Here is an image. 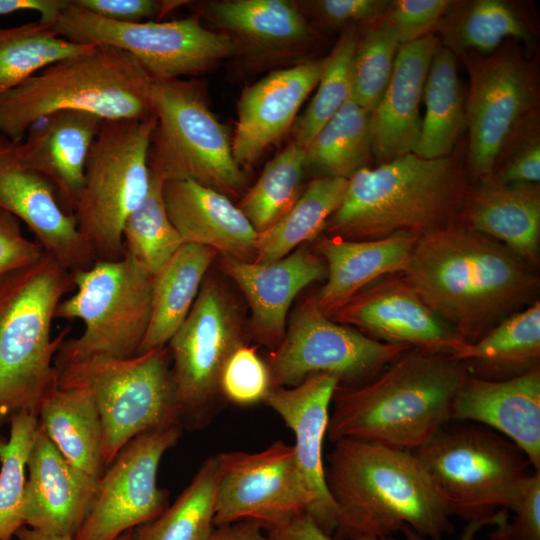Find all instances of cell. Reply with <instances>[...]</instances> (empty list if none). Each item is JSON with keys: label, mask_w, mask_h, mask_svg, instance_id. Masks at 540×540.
<instances>
[{"label": "cell", "mask_w": 540, "mask_h": 540, "mask_svg": "<svg viewBox=\"0 0 540 540\" xmlns=\"http://www.w3.org/2000/svg\"><path fill=\"white\" fill-rule=\"evenodd\" d=\"M509 519L506 509H501L489 518L470 520L467 522L463 532L458 540H474L478 531L485 526H500ZM404 534L405 540H426L416 534L408 527H404L401 531Z\"/></svg>", "instance_id": "55"}, {"label": "cell", "mask_w": 540, "mask_h": 540, "mask_svg": "<svg viewBox=\"0 0 540 540\" xmlns=\"http://www.w3.org/2000/svg\"><path fill=\"white\" fill-rule=\"evenodd\" d=\"M273 540H335L324 532L314 519L307 513L302 514L288 523L267 529ZM355 540H396L389 537H360Z\"/></svg>", "instance_id": "52"}, {"label": "cell", "mask_w": 540, "mask_h": 540, "mask_svg": "<svg viewBox=\"0 0 540 540\" xmlns=\"http://www.w3.org/2000/svg\"><path fill=\"white\" fill-rule=\"evenodd\" d=\"M515 513L489 533L490 540H540V470H534L521 486L511 507Z\"/></svg>", "instance_id": "47"}, {"label": "cell", "mask_w": 540, "mask_h": 540, "mask_svg": "<svg viewBox=\"0 0 540 540\" xmlns=\"http://www.w3.org/2000/svg\"><path fill=\"white\" fill-rule=\"evenodd\" d=\"M9 425V438L0 435V540H12L25 526L27 461L39 420L36 415L20 413Z\"/></svg>", "instance_id": "41"}, {"label": "cell", "mask_w": 540, "mask_h": 540, "mask_svg": "<svg viewBox=\"0 0 540 540\" xmlns=\"http://www.w3.org/2000/svg\"><path fill=\"white\" fill-rule=\"evenodd\" d=\"M73 3L102 18L121 22L139 23L160 21L168 12L181 5V1L157 0H72Z\"/></svg>", "instance_id": "48"}, {"label": "cell", "mask_w": 540, "mask_h": 540, "mask_svg": "<svg viewBox=\"0 0 540 540\" xmlns=\"http://www.w3.org/2000/svg\"><path fill=\"white\" fill-rule=\"evenodd\" d=\"M38 420L69 463L95 479L101 477L105 470L102 423L85 390L56 386L43 400Z\"/></svg>", "instance_id": "32"}, {"label": "cell", "mask_w": 540, "mask_h": 540, "mask_svg": "<svg viewBox=\"0 0 540 540\" xmlns=\"http://www.w3.org/2000/svg\"><path fill=\"white\" fill-rule=\"evenodd\" d=\"M329 318L379 341L454 358L468 344L397 274L370 284Z\"/></svg>", "instance_id": "18"}, {"label": "cell", "mask_w": 540, "mask_h": 540, "mask_svg": "<svg viewBox=\"0 0 540 540\" xmlns=\"http://www.w3.org/2000/svg\"><path fill=\"white\" fill-rule=\"evenodd\" d=\"M450 4L447 0H397L390 2L386 21L400 45L412 43L431 34Z\"/></svg>", "instance_id": "46"}, {"label": "cell", "mask_w": 540, "mask_h": 540, "mask_svg": "<svg viewBox=\"0 0 540 540\" xmlns=\"http://www.w3.org/2000/svg\"><path fill=\"white\" fill-rule=\"evenodd\" d=\"M43 254L38 242L24 236L20 221L0 207V279L33 265Z\"/></svg>", "instance_id": "49"}, {"label": "cell", "mask_w": 540, "mask_h": 540, "mask_svg": "<svg viewBox=\"0 0 540 540\" xmlns=\"http://www.w3.org/2000/svg\"><path fill=\"white\" fill-rule=\"evenodd\" d=\"M372 113L350 98L305 150V169L349 180L372 152Z\"/></svg>", "instance_id": "36"}, {"label": "cell", "mask_w": 540, "mask_h": 540, "mask_svg": "<svg viewBox=\"0 0 540 540\" xmlns=\"http://www.w3.org/2000/svg\"><path fill=\"white\" fill-rule=\"evenodd\" d=\"M468 374L464 362L452 356L409 348L370 381L338 385L327 437L413 451L451 422Z\"/></svg>", "instance_id": "3"}, {"label": "cell", "mask_w": 540, "mask_h": 540, "mask_svg": "<svg viewBox=\"0 0 540 540\" xmlns=\"http://www.w3.org/2000/svg\"><path fill=\"white\" fill-rule=\"evenodd\" d=\"M451 515L467 522L511 509L532 474L525 453L498 432L472 422L451 421L412 451Z\"/></svg>", "instance_id": "7"}, {"label": "cell", "mask_w": 540, "mask_h": 540, "mask_svg": "<svg viewBox=\"0 0 540 540\" xmlns=\"http://www.w3.org/2000/svg\"><path fill=\"white\" fill-rule=\"evenodd\" d=\"M103 121L86 112L57 111L36 121L15 144L18 162L45 176L70 213L84 184L88 158Z\"/></svg>", "instance_id": "26"}, {"label": "cell", "mask_w": 540, "mask_h": 540, "mask_svg": "<svg viewBox=\"0 0 540 540\" xmlns=\"http://www.w3.org/2000/svg\"><path fill=\"white\" fill-rule=\"evenodd\" d=\"M339 380L329 374H316L290 388L272 389L265 403L292 430L296 461L311 498L308 513L318 526L333 536L338 512L329 493L323 461L329 407Z\"/></svg>", "instance_id": "20"}, {"label": "cell", "mask_w": 540, "mask_h": 540, "mask_svg": "<svg viewBox=\"0 0 540 540\" xmlns=\"http://www.w3.org/2000/svg\"><path fill=\"white\" fill-rule=\"evenodd\" d=\"M531 100L528 70L512 52H499L470 67L464 109L468 165L474 175L491 178L500 152Z\"/></svg>", "instance_id": "17"}, {"label": "cell", "mask_w": 540, "mask_h": 540, "mask_svg": "<svg viewBox=\"0 0 540 540\" xmlns=\"http://www.w3.org/2000/svg\"><path fill=\"white\" fill-rule=\"evenodd\" d=\"M173 424L129 441L98 479L90 509L74 540H117L125 532L157 518L169 505V493L157 484L164 454L180 439Z\"/></svg>", "instance_id": "15"}, {"label": "cell", "mask_w": 540, "mask_h": 540, "mask_svg": "<svg viewBox=\"0 0 540 540\" xmlns=\"http://www.w3.org/2000/svg\"><path fill=\"white\" fill-rule=\"evenodd\" d=\"M243 344L245 332L237 302L219 281H203L188 316L167 344L183 429L208 423L221 396L222 369Z\"/></svg>", "instance_id": "13"}, {"label": "cell", "mask_w": 540, "mask_h": 540, "mask_svg": "<svg viewBox=\"0 0 540 540\" xmlns=\"http://www.w3.org/2000/svg\"><path fill=\"white\" fill-rule=\"evenodd\" d=\"M457 225L502 243L530 267L539 266L538 185L486 179L481 187L467 192Z\"/></svg>", "instance_id": "30"}, {"label": "cell", "mask_w": 540, "mask_h": 540, "mask_svg": "<svg viewBox=\"0 0 540 540\" xmlns=\"http://www.w3.org/2000/svg\"><path fill=\"white\" fill-rule=\"evenodd\" d=\"M401 276L468 343L539 289V277L510 249L459 225L419 237Z\"/></svg>", "instance_id": "1"}, {"label": "cell", "mask_w": 540, "mask_h": 540, "mask_svg": "<svg viewBox=\"0 0 540 540\" xmlns=\"http://www.w3.org/2000/svg\"><path fill=\"white\" fill-rule=\"evenodd\" d=\"M409 348L333 321L311 294L296 308L281 343L265 362L272 389L294 387L316 374L335 376L339 386L352 387L373 379Z\"/></svg>", "instance_id": "14"}, {"label": "cell", "mask_w": 540, "mask_h": 540, "mask_svg": "<svg viewBox=\"0 0 540 540\" xmlns=\"http://www.w3.org/2000/svg\"><path fill=\"white\" fill-rule=\"evenodd\" d=\"M305 170V150L293 142L265 165L238 205L258 234L272 226L298 199Z\"/></svg>", "instance_id": "39"}, {"label": "cell", "mask_w": 540, "mask_h": 540, "mask_svg": "<svg viewBox=\"0 0 540 540\" xmlns=\"http://www.w3.org/2000/svg\"><path fill=\"white\" fill-rule=\"evenodd\" d=\"M73 281L75 293L60 301L54 317L79 319L84 330L63 341L55 367L93 357L136 356L150 323L153 275L125 254L97 260L74 272Z\"/></svg>", "instance_id": "10"}, {"label": "cell", "mask_w": 540, "mask_h": 540, "mask_svg": "<svg viewBox=\"0 0 540 540\" xmlns=\"http://www.w3.org/2000/svg\"><path fill=\"white\" fill-rule=\"evenodd\" d=\"M27 471L25 526L46 535L74 538L90 509L98 479L69 463L40 425Z\"/></svg>", "instance_id": "23"}, {"label": "cell", "mask_w": 540, "mask_h": 540, "mask_svg": "<svg viewBox=\"0 0 540 540\" xmlns=\"http://www.w3.org/2000/svg\"><path fill=\"white\" fill-rule=\"evenodd\" d=\"M423 97L426 112L414 154L424 159L448 156L465 124V109L455 56L438 47L427 74Z\"/></svg>", "instance_id": "35"}, {"label": "cell", "mask_w": 540, "mask_h": 540, "mask_svg": "<svg viewBox=\"0 0 540 540\" xmlns=\"http://www.w3.org/2000/svg\"><path fill=\"white\" fill-rule=\"evenodd\" d=\"M50 28L74 43L125 51L152 78L161 80L205 73L237 54L229 36L206 29L197 17L121 23L96 16L69 0Z\"/></svg>", "instance_id": "12"}, {"label": "cell", "mask_w": 540, "mask_h": 540, "mask_svg": "<svg viewBox=\"0 0 540 540\" xmlns=\"http://www.w3.org/2000/svg\"><path fill=\"white\" fill-rule=\"evenodd\" d=\"M325 479L336 505L335 540L389 537L404 527L431 540L454 532L451 513L412 451L341 439Z\"/></svg>", "instance_id": "2"}, {"label": "cell", "mask_w": 540, "mask_h": 540, "mask_svg": "<svg viewBox=\"0 0 540 540\" xmlns=\"http://www.w3.org/2000/svg\"><path fill=\"white\" fill-rule=\"evenodd\" d=\"M467 192L464 173L452 157L408 153L355 173L324 230L347 240L396 233L419 238L457 225Z\"/></svg>", "instance_id": "4"}, {"label": "cell", "mask_w": 540, "mask_h": 540, "mask_svg": "<svg viewBox=\"0 0 540 540\" xmlns=\"http://www.w3.org/2000/svg\"><path fill=\"white\" fill-rule=\"evenodd\" d=\"M73 289V272L46 254L0 279V429L20 413L38 416L57 386L54 359L70 327L52 338V321Z\"/></svg>", "instance_id": "5"}, {"label": "cell", "mask_w": 540, "mask_h": 540, "mask_svg": "<svg viewBox=\"0 0 540 540\" xmlns=\"http://www.w3.org/2000/svg\"><path fill=\"white\" fill-rule=\"evenodd\" d=\"M456 35L462 47L483 52L493 51L506 37H529L514 12L498 0L474 2L460 19Z\"/></svg>", "instance_id": "44"}, {"label": "cell", "mask_w": 540, "mask_h": 540, "mask_svg": "<svg viewBox=\"0 0 540 540\" xmlns=\"http://www.w3.org/2000/svg\"><path fill=\"white\" fill-rule=\"evenodd\" d=\"M219 469L209 457L178 496L157 518L139 526L137 540H204L214 528Z\"/></svg>", "instance_id": "37"}, {"label": "cell", "mask_w": 540, "mask_h": 540, "mask_svg": "<svg viewBox=\"0 0 540 540\" xmlns=\"http://www.w3.org/2000/svg\"><path fill=\"white\" fill-rule=\"evenodd\" d=\"M0 207L25 223L44 254L69 271L88 269L97 261L54 185L42 174L21 165L15 143L1 133Z\"/></svg>", "instance_id": "19"}, {"label": "cell", "mask_w": 540, "mask_h": 540, "mask_svg": "<svg viewBox=\"0 0 540 540\" xmlns=\"http://www.w3.org/2000/svg\"><path fill=\"white\" fill-rule=\"evenodd\" d=\"M162 194L183 243L207 246L220 255L254 262L258 233L229 197L189 179L165 181Z\"/></svg>", "instance_id": "27"}, {"label": "cell", "mask_w": 540, "mask_h": 540, "mask_svg": "<svg viewBox=\"0 0 540 540\" xmlns=\"http://www.w3.org/2000/svg\"><path fill=\"white\" fill-rule=\"evenodd\" d=\"M17 540H74L68 536H52L35 531L27 526L21 527L15 534ZM117 540H137L135 532L129 530L121 535Z\"/></svg>", "instance_id": "56"}, {"label": "cell", "mask_w": 540, "mask_h": 540, "mask_svg": "<svg viewBox=\"0 0 540 540\" xmlns=\"http://www.w3.org/2000/svg\"><path fill=\"white\" fill-rule=\"evenodd\" d=\"M55 368L57 386L83 389L93 399L105 468L136 436L181 425L167 345L128 359L93 357Z\"/></svg>", "instance_id": "9"}, {"label": "cell", "mask_w": 540, "mask_h": 540, "mask_svg": "<svg viewBox=\"0 0 540 540\" xmlns=\"http://www.w3.org/2000/svg\"><path fill=\"white\" fill-rule=\"evenodd\" d=\"M217 255L210 247L184 243L153 275L151 318L138 354L168 344L188 316Z\"/></svg>", "instance_id": "31"}, {"label": "cell", "mask_w": 540, "mask_h": 540, "mask_svg": "<svg viewBox=\"0 0 540 540\" xmlns=\"http://www.w3.org/2000/svg\"><path fill=\"white\" fill-rule=\"evenodd\" d=\"M455 359L464 362L470 375L487 380L510 379L540 366L539 301L468 343Z\"/></svg>", "instance_id": "33"}, {"label": "cell", "mask_w": 540, "mask_h": 540, "mask_svg": "<svg viewBox=\"0 0 540 540\" xmlns=\"http://www.w3.org/2000/svg\"><path fill=\"white\" fill-rule=\"evenodd\" d=\"M503 184H538L540 181V146L533 142L524 147L499 174Z\"/></svg>", "instance_id": "51"}, {"label": "cell", "mask_w": 540, "mask_h": 540, "mask_svg": "<svg viewBox=\"0 0 540 540\" xmlns=\"http://www.w3.org/2000/svg\"><path fill=\"white\" fill-rule=\"evenodd\" d=\"M201 13L235 42V57L252 64L295 58L311 36L299 5L292 1H210L201 5Z\"/></svg>", "instance_id": "25"}, {"label": "cell", "mask_w": 540, "mask_h": 540, "mask_svg": "<svg viewBox=\"0 0 540 540\" xmlns=\"http://www.w3.org/2000/svg\"><path fill=\"white\" fill-rule=\"evenodd\" d=\"M400 43L386 20L357 42L352 60V98L369 112L380 102L390 81Z\"/></svg>", "instance_id": "43"}, {"label": "cell", "mask_w": 540, "mask_h": 540, "mask_svg": "<svg viewBox=\"0 0 540 540\" xmlns=\"http://www.w3.org/2000/svg\"><path fill=\"white\" fill-rule=\"evenodd\" d=\"M204 540H273L263 532V526L254 520H241L214 526Z\"/></svg>", "instance_id": "54"}, {"label": "cell", "mask_w": 540, "mask_h": 540, "mask_svg": "<svg viewBox=\"0 0 540 540\" xmlns=\"http://www.w3.org/2000/svg\"><path fill=\"white\" fill-rule=\"evenodd\" d=\"M310 4L325 22L338 26L378 18L388 8L390 2L382 0H322Z\"/></svg>", "instance_id": "50"}, {"label": "cell", "mask_w": 540, "mask_h": 540, "mask_svg": "<svg viewBox=\"0 0 540 540\" xmlns=\"http://www.w3.org/2000/svg\"><path fill=\"white\" fill-rule=\"evenodd\" d=\"M69 0H0V15L20 11L40 14V24L50 27L68 6Z\"/></svg>", "instance_id": "53"}, {"label": "cell", "mask_w": 540, "mask_h": 540, "mask_svg": "<svg viewBox=\"0 0 540 540\" xmlns=\"http://www.w3.org/2000/svg\"><path fill=\"white\" fill-rule=\"evenodd\" d=\"M163 184L160 177L150 172L149 191L128 216L122 230L125 254L152 275L184 244L167 214Z\"/></svg>", "instance_id": "40"}, {"label": "cell", "mask_w": 540, "mask_h": 540, "mask_svg": "<svg viewBox=\"0 0 540 540\" xmlns=\"http://www.w3.org/2000/svg\"><path fill=\"white\" fill-rule=\"evenodd\" d=\"M147 98L156 117L148 156L150 172L164 182L189 179L227 197L240 196L244 170L201 83L151 77Z\"/></svg>", "instance_id": "8"}, {"label": "cell", "mask_w": 540, "mask_h": 540, "mask_svg": "<svg viewBox=\"0 0 540 540\" xmlns=\"http://www.w3.org/2000/svg\"><path fill=\"white\" fill-rule=\"evenodd\" d=\"M418 237L396 233L374 240L328 236L317 240L315 251L325 261L326 283L316 295L320 310L330 317L353 296L377 279L402 274Z\"/></svg>", "instance_id": "29"}, {"label": "cell", "mask_w": 540, "mask_h": 540, "mask_svg": "<svg viewBox=\"0 0 540 540\" xmlns=\"http://www.w3.org/2000/svg\"><path fill=\"white\" fill-rule=\"evenodd\" d=\"M354 29L347 30L327 56L318 89L307 109L292 126L293 143L306 150L322 127L352 94V60L357 45Z\"/></svg>", "instance_id": "42"}, {"label": "cell", "mask_w": 540, "mask_h": 540, "mask_svg": "<svg viewBox=\"0 0 540 540\" xmlns=\"http://www.w3.org/2000/svg\"><path fill=\"white\" fill-rule=\"evenodd\" d=\"M347 186L348 180L343 178L319 177L311 181L291 208L258 234L254 262L273 263L317 238L342 203Z\"/></svg>", "instance_id": "34"}, {"label": "cell", "mask_w": 540, "mask_h": 540, "mask_svg": "<svg viewBox=\"0 0 540 540\" xmlns=\"http://www.w3.org/2000/svg\"><path fill=\"white\" fill-rule=\"evenodd\" d=\"M220 395L228 401L249 406L261 401L272 390L266 362L254 347H238L227 359L219 380Z\"/></svg>", "instance_id": "45"}, {"label": "cell", "mask_w": 540, "mask_h": 540, "mask_svg": "<svg viewBox=\"0 0 540 540\" xmlns=\"http://www.w3.org/2000/svg\"><path fill=\"white\" fill-rule=\"evenodd\" d=\"M438 47L429 34L398 48L388 86L372 112V153L380 164L415 151L422 126L419 104Z\"/></svg>", "instance_id": "28"}, {"label": "cell", "mask_w": 540, "mask_h": 540, "mask_svg": "<svg viewBox=\"0 0 540 540\" xmlns=\"http://www.w3.org/2000/svg\"><path fill=\"white\" fill-rule=\"evenodd\" d=\"M326 64L327 57L303 61L274 70L243 89L232 137L233 155L243 170L256 163L293 126Z\"/></svg>", "instance_id": "21"}, {"label": "cell", "mask_w": 540, "mask_h": 540, "mask_svg": "<svg viewBox=\"0 0 540 540\" xmlns=\"http://www.w3.org/2000/svg\"><path fill=\"white\" fill-rule=\"evenodd\" d=\"M220 267L239 287L250 307L252 338L274 350L286 332V319L295 297L310 284L326 279L323 258L300 246L269 264L240 261L221 255Z\"/></svg>", "instance_id": "22"}, {"label": "cell", "mask_w": 540, "mask_h": 540, "mask_svg": "<svg viewBox=\"0 0 540 540\" xmlns=\"http://www.w3.org/2000/svg\"><path fill=\"white\" fill-rule=\"evenodd\" d=\"M451 421L472 422L503 435L540 470V366L505 380L468 374L455 398Z\"/></svg>", "instance_id": "24"}, {"label": "cell", "mask_w": 540, "mask_h": 540, "mask_svg": "<svg viewBox=\"0 0 540 540\" xmlns=\"http://www.w3.org/2000/svg\"><path fill=\"white\" fill-rule=\"evenodd\" d=\"M92 46L71 42L39 22L0 28V98L48 65Z\"/></svg>", "instance_id": "38"}, {"label": "cell", "mask_w": 540, "mask_h": 540, "mask_svg": "<svg viewBox=\"0 0 540 540\" xmlns=\"http://www.w3.org/2000/svg\"><path fill=\"white\" fill-rule=\"evenodd\" d=\"M155 126L154 115L104 120L97 134L72 211L96 260L125 255L124 223L150 187L148 156Z\"/></svg>", "instance_id": "11"}, {"label": "cell", "mask_w": 540, "mask_h": 540, "mask_svg": "<svg viewBox=\"0 0 540 540\" xmlns=\"http://www.w3.org/2000/svg\"><path fill=\"white\" fill-rule=\"evenodd\" d=\"M214 526L254 520L271 529L309 513L311 498L293 445L275 441L259 452L216 455Z\"/></svg>", "instance_id": "16"}, {"label": "cell", "mask_w": 540, "mask_h": 540, "mask_svg": "<svg viewBox=\"0 0 540 540\" xmlns=\"http://www.w3.org/2000/svg\"><path fill=\"white\" fill-rule=\"evenodd\" d=\"M151 76L130 54L93 45L43 68L0 98V133L18 144L39 119L74 110L102 120L153 116L147 90Z\"/></svg>", "instance_id": "6"}]
</instances>
